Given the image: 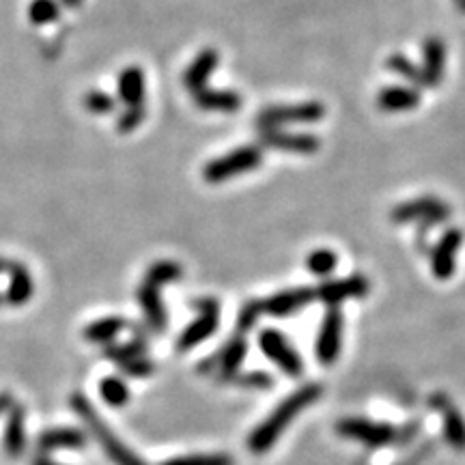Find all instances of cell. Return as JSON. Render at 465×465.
<instances>
[{
	"mask_svg": "<svg viewBox=\"0 0 465 465\" xmlns=\"http://www.w3.org/2000/svg\"><path fill=\"white\" fill-rule=\"evenodd\" d=\"M321 395H324V388H321L319 383H306V386L291 392L289 397H285L283 401L276 405V410L269 413L263 422L257 424V427L253 429V433L248 436L250 453L265 454L268 451H272V446L278 442L280 436H283L285 429H287L306 407H310L313 403L319 401Z\"/></svg>",
	"mask_w": 465,
	"mask_h": 465,
	"instance_id": "6da1fadb",
	"label": "cell"
},
{
	"mask_svg": "<svg viewBox=\"0 0 465 465\" xmlns=\"http://www.w3.org/2000/svg\"><path fill=\"white\" fill-rule=\"evenodd\" d=\"M69 405H71V410L78 413L80 421L86 424V429L93 433V437L100 442L101 451L108 454V459L112 463L115 465H147L134 451H132V448H127L125 442H121V439L112 433V429L104 421H101V416L97 413L93 403H91L84 395H80V392L71 395Z\"/></svg>",
	"mask_w": 465,
	"mask_h": 465,
	"instance_id": "7a4b0ae2",
	"label": "cell"
},
{
	"mask_svg": "<svg viewBox=\"0 0 465 465\" xmlns=\"http://www.w3.org/2000/svg\"><path fill=\"white\" fill-rule=\"evenodd\" d=\"M336 433L345 439L360 442L362 446L371 448V451H380V448L390 446V444H395L398 436H401L398 429L392 427V424L375 422L360 416L341 418V421L336 422Z\"/></svg>",
	"mask_w": 465,
	"mask_h": 465,
	"instance_id": "3957f363",
	"label": "cell"
},
{
	"mask_svg": "<svg viewBox=\"0 0 465 465\" xmlns=\"http://www.w3.org/2000/svg\"><path fill=\"white\" fill-rule=\"evenodd\" d=\"M261 162H263V151H261L257 145L239 147V149L209 162V164L203 168V179L209 183L228 181V179L244 175V172L261 166Z\"/></svg>",
	"mask_w": 465,
	"mask_h": 465,
	"instance_id": "277c9868",
	"label": "cell"
},
{
	"mask_svg": "<svg viewBox=\"0 0 465 465\" xmlns=\"http://www.w3.org/2000/svg\"><path fill=\"white\" fill-rule=\"evenodd\" d=\"M259 347H261V351H263V356L268 357L269 362H274V365L278 366L285 375L300 377L301 373H304V360H301L298 349L291 345L283 332H278L274 328L261 330Z\"/></svg>",
	"mask_w": 465,
	"mask_h": 465,
	"instance_id": "5b68a950",
	"label": "cell"
},
{
	"mask_svg": "<svg viewBox=\"0 0 465 465\" xmlns=\"http://www.w3.org/2000/svg\"><path fill=\"white\" fill-rule=\"evenodd\" d=\"M325 116L324 104L319 101H301L293 106H269L261 110L257 127H280L291 124H317Z\"/></svg>",
	"mask_w": 465,
	"mask_h": 465,
	"instance_id": "8992f818",
	"label": "cell"
},
{
	"mask_svg": "<svg viewBox=\"0 0 465 465\" xmlns=\"http://www.w3.org/2000/svg\"><path fill=\"white\" fill-rule=\"evenodd\" d=\"M194 309L198 310V319L192 321L186 330L181 332L177 341L179 351H190L196 345H201L203 341L212 339L218 330V317H220V304L213 298H203L192 301Z\"/></svg>",
	"mask_w": 465,
	"mask_h": 465,
	"instance_id": "52a82bcc",
	"label": "cell"
},
{
	"mask_svg": "<svg viewBox=\"0 0 465 465\" xmlns=\"http://www.w3.org/2000/svg\"><path fill=\"white\" fill-rule=\"evenodd\" d=\"M451 216H453V209L436 196L413 198V201H407L403 203V205L395 207L390 213L392 222L397 224H410V222H416V220H421V222L439 224Z\"/></svg>",
	"mask_w": 465,
	"mask_h": 465,
	"instance_id": "ba28073f",
	"label": "cell"
},
{
	"mask_svg": "<svg viewBox=\"0 0 465 465\" xmlns=\"http://www.w3.org/2000/svg\"><path fill=\"white\" fill-rule=\"evenodd\" d=\"M341 345H342V315L339 306H332L328 313H325L324 321H321L319 334H317V347H315L317 360H319L324 366L334 365L336 357L341 354Z\"/></svg>",
	"mask_w": 465,
	"mask_h": 465,
	"instance_id": "9c48e42d",
	"label": "cell"
},
{
	"mask_svg": "<svg viewBox=\"0 0 465 465\" xmlns=\"http://www.w3.org/2000/svg\"><path fill=\"white\" fill-rule=\"evenodd\" d=\"M369 289V278L362 274H354L345 280H325V283H321L319 287L315 289V298L324 301V304H328L332 309V306H339L341 301L345 300L366 298Z\"/></svg>",
	"mask_w": 465,
	"mask_h": 465,
	"instance_id": "30bf717a",
	"label": "cell"
},
{
	"mask_svg": "<svg viewBox=\"0 0 465 465\" xmlns=\"http://www.w3.org/2000/svg\"><path fill=\"white\" fill-rule=\"evenodd\" d=\"M313 300H317L315 289L298 287V289H287V291H280V293L269 295L268 300H261V306H263V315L285 319V317L300 313V310L304 309L306 304H310Z\"/></svg>",
	"mask_w": 465,
	"mask_h": 465,
	"instance_id": "8fae6325",
	"label": "cell"
},
{
	"mask_svg": "<svg viewBox=\"0 0 465 465\" xmlns=\"http://www.w3.org/2000/svg\"><path fill=\"white\" fill-rule=\"evenodd\" d=\"M261 145L274 147V149L295 151V153H315L321 147L319 138L313 134H289L280 127H259Z\"/></svg>",
	"mask_w": 465,
	"mask_h": 465,
	"instance_id": "7c38bea8",
	"label": "cell"
},
{
	"mask_svg": "<svg viewBox=\"0 0 465 465\" xmlns=\"http://www.w3.org/2000/svg\"><path fill=\"white\" fill-rule=\"evenodd\" d=\"M463 233L459 228H448L431 253V269L437 280H448L454 272V257L461 248Z\"/></svg>",
	"mask_w": 465,
	"mask_h": 465,
	"instance_id": "4fadbf2b",
	"label": "cell"
},
{
	"mask_svg": "<svg viewBox=\"0 0 465 465\" xmlns=\"http://www.w3.org/2000/svg\"><path fill=\"white\" fill-rule=\"evenodd\" d=\"M160 287L162 285H157L156 280L147 278L145 276V280H142V285L138 287V293H136L142 310H145L147 324H149V328L153 332H164L166 328V310L160 298Z\"/></svg>",
	"mask_w": 465,
	"mask_h": 465,
	"instance_id": "5bb4252c",
	"label": "cell"
},
{
	"mask_svg": "<svg viewBox=\"0 0 465 465\" xmlns=\"http://www.w3.org/2000/svg\"><path fill=\"white\" fill-rule=\"evenodd\" d=\"M86 444V433L80 431L76 427H56L44 431L42 436L37 437V448L45 453L52 451H63V448H69V451H78Z\"/></svg>",
	"mask_w": 465,
	"mask_h": 465,
	"instance_id": "9a60e30c",
	"label": "cell"
},
{
	"mask_svg": "<svg viewBox=\"0 0 465 465\" xmlns=\"http://www.w3.org/2000/svg\"><path fill=\"white\" fill-rule=\"evenodd\" d=\"M444 59H446V48L442 39L429 37L422 48V78L427 89H436L442 83L444 76Z\"/></svg>",
	"mask_w": 465,
	"mask_h": 465,
	"instance_id": "2e32d148",
	"label": "cell"
},
{
	"mask_svg": "<svg viewBox=\"0 0 465 465\" xmlns=\"http://www.w3.org/2000/svg\"><path fill=\"white\" fill-rule=\"evenodd\" d=\"M24 421H27V410L24 405H12L7 418V427H4V451L9 457L18 459L24 454L27 448V429H24Z\"/></svg>",
	"mask_w": 465,
	"mask_h": 465,
	"instance_id": "e0dca14e",
	"label": "cell"
},
{
	"mask_svg": "<svg viewBox=\"0 0 465 465\" xmlns=\"http://www.w3.org/2000/svg\"><path fill=\"white\" fill-rule=\"evenodd\" d=\"M7 276L9 287L7 293L3 295V300L12 306H24L35 293V283L30 278V272L22 263H9Z\"/></svg>",
	"mask_w": 465,
	"mask_h": 465,
	"instance_id": "ac0fdd59",
	"label": "cell"
},
{
	"mask_svg": "<svg viewBox=\"0 0 465 465\" xmlns=\"http://www.w3.org/2000/svg\"><path fill=\"white\" fill-rule=\"evenodd\" d=\"M248 356V342L244 336H235L224 345V349L220 351L218 356V369H220V375H222V380H228L231 381L235 375H239V369H242L244 360H246Z\"/></svg>",
	"mask_w": 465,
	"mask_h": 465,
	"instance_id": "d6986e66",
	"label": "cell"
},
{
	"mask_svg": "<svg viewBox=\"0 0 465 465\" xmlns=\"http://www.w3.org/2000/svg\"><path fill=\"white\" fill-rule=\"evenodd\" d=\"M218 68V52L216 50L207 48L203 50L201 54L194 59V63L190 68L186 69V74H183V84H186L188 91H198L203 89V86L207 84L209 76L213 74V69Z\"/></svg>",
	"mask_w": 465,
	"mask_h": 465,
	"instance_id": "ffe728a7",
	"label": "cell"
},
{
	"mask_svg": "<svg viewBox=\"0 0 465 465\" xmlns=\"http://www.w3.org/2000/svg\"><path fill=\"white\" fill-rule=\"evenodd\" d=\"M119 95L127 108L145 106V74L140 68H127L119 76Z\"/></svg>",
	"mask_w": 465,
	"mask_h": 465,
	"instance_id": "44dd1931",
	"label": "cell"
},
{
	"mask_svg": "<svg viewBox=\"0 0 465 465\" xmlns=\"http://www.w3.org/2000/svg\"><path fill=\"white\" fill-rule=\"evenodd\" d=\"M421 101V93L410 86H386L380 95H377V106L386 112H403L416 108Z\"/></svg>",
	"mask_w": 465,
	"mask_h": 465,
	"instance_id": "7402d4cb",
	"label": "cell"
},
{
	"mask_svg": "<svg viewBox=\"0 0 465 465\" xmlns=\"http://www.w3.org/2000/svg\"><path fill=\"white\" fill-rule=\"evenodd\" d=\"M194 104L201 110H220V112H235L242 106L237 93L233 91H216V89H203L194 91Z\"/></svg>",
	"mask_w": 465,
	"mask_h": 465,
	"instance_id": "603a6c76",
	"label": "cell"
},
{
	"mask_svg": "<svg viewBox=\"0 0 465 465\" xmlns=\"http://www.w3.org/2000/svg\"><path fill=\"white\" fill-rule=\"evenodd\" d=\"M442 431L444 439L454 448V451H465V418L463 413L453 405H444L442 410Z\"/></svg>",
	"mask_w": 465,
	"mask_h": 465,
	"instance_id": "cb8c5ba5",
	"label": "cell"
},
{
	"mask_svg": "<svg viewBox=\"0 0 465 465\" xmlns=\"http://www.w3.org/2000/svg\"><path fill=\"white\" fill-rule=\"evenodd\" d=\"M127 321L121 319V317H104V319H97L93 321L91 325H86L84 328V339L89 342H110L115 339L116 334H119L121 330H125Z\"/></svg>",
	"mask_w": 465,
	"mask_h": 465,
	"instance_id": "d4e9b609",
	"label": "cell"
},
{
	"mask_svg": "<svg viewBox=\"0 0 465 465\" xmlns=\"http://www.w3.org/2000/svg\"><path fill=\"white\" fill-rule=\"evenodd\" d=\"M100 397L110 407H124L130 403V388H127V383L121 377H104L100 381Z\"/></svg>",
	"mask_w": 465,
	"mask_h": 465,
	"instance_id": "484cf974",
	"label": "cell"
},
{
	"mask_svg": "<svg viewBox=\"0 0 465 465\" xmlns=\"http://www.w3.org/2000/svg\"><path fill=\"white\" fill-rule=\"evenodd\" d=\"M147 354V341L145 336H136L130 342H124V345H108L106 347V356L115 362L116 366L125 365V362L136 360V357H142Z\"/></svg>",
	"mask_w": 465,
	"mask_h": 465,
	"instance_id": "4316f807",
	"label": "cell"
},
{
	"mask_svg": "<svg viewBox=\"0 0 465 465\" xmlns=\"http://www.w3.org/2000/svg\"><path fill=\"white\" fill-rule=\"evenodd\" d=\"M336 263H339L336 254L332 253V250H325V248L315 250V253H310L309 257H306V269L313 272L315 276H321V278L334 272Z\"/></svg>",
	"mask_w": 465,
	"mask_h": 465,
	"instance_id": "83f0119b",
	"label": "cell"
},
{
	"mask_svg": "<svg viewBox=\"0 0 465 465\" xmlns=\"http://www.w3.org/2000/svg\"><path fill=\"white\" fill-rule=\"evenodd\" d=\"M388 69L392 71V74H398L403 76L405 80H410L416 86H424V78H422V69H418L416 65L412 63L407 56L403 54H392L390 59H388Z\"/></svg>",
	"mask_w": 465,
	"mask_h": 465,
	"instance_id": "f1b7e54d",
	"label": "cell"
},
{
	"mask_svg": "<svg viewBox=\"0 0 465 465\" xmlns=\"http://www.w3.org/2000/svg\"><path fill=\"white\" fill-rule=\"evenodd\" d=\"M162 465H233V459L222 453H196V454H183V457L168 459Z\"/></svg>",
	"mask_w": 465,
	"mask_h": 465,
	"instance_id": "f546056e",
	"label": "cell"
},
{
	"mask_svg": "<svg viewBox=\"0 0 465 465\" xmlns=\"http://www.w3.org/2000/svg\"><path fill=\"white\" fill-rule=\"evenodd\" d=\"M28 18L33 24H50L59 18V3L56 0H33L28 4Z\"/></svg>",
	"mask_w": 465,
	"mask_h": 465,
	"instance_id": "4dcf8cb0",
	"label": "cell"
},
{
	"mask_svg": "<svg viewBox=\"0 0 465 465\" xmlns=\"http://www.w3.org/2000/svg\"><path fill=\"white\" fill-rule=\"evenodd\" d=\"M263 315V306H261V300H250L246 304L242 306L237 315V332L239 336H244L246 332H250L257 325L259 317Z\"/></svg>",
	"mask_w": 465,
	"mask_h": 465,
	"instance_id": "1f68e13d",
	"label": "cell"
},
{
	"mask_svg": "<svg viewBox=\"0 0 465 465\" xmlns=\"http://www.w3.org/2000/svg\"><path fill=\"white\" fill-rule=\"evenodd\" d=\"M84 106L93 115H110L115 110V100L104 91H91L89 95H84Z\"/></svg>",
	"mask_w": 465,
	"mask_h": 465,
	"instance_id": "d6a6232c",
	"label": "cell"
},
{
	"mask_svg": "<svg viewBox=\"0 0 465 465\" xmlns=\"http://www.w3.org/2000/svg\"><path fill=\"white\" fill-rule=\"evenodd\" d=\"M231 381L239 383V386L246 388H254V390H265V388H272V375L265 371H250V373H242V375H235Z\"/></svg>",
	"mask_w": 465,
	"mask_h": 465,
	"instance_id": "836d02e7",
	"label": "cell"
},
{
	"mask_svg": "<svg viewBox=\"0 0 465 465\" xmlns=\"http://www.w3.org/2000/svg\"><path fill=\"white\" fill-rule=\"evenodd\" d=\"M119 369L130 377H149L151 373L156 371V365H153L149 357L142 356V357H136V360L125 362V365H121Z\"/></svg>",
	"mask_w": 465,
	"mask_h": 465,
	"instance_id": "e575fe53",
	"label": "cell"
},
{
	"mask_svg": "<svg viewBox=\"0 0 465 465\" xmlns=\"http://www.w3.org/2000/svg\"><path fill=\"white\" fill-rule=\"evenodd\" d=\"M142 119H145V106H142V108H125L124 115H121L119 124H116V130L124 132V134H127V132H134L136 127L142 124Z\"/></svg>",
	"mask_w": 465,
	"mask_h": 465,
	"instance_id": "d590c367",
	"label": "cell"
},
{
	"mask_svg": "<svg viewBox=\"0 0 465 465\" xmlns=\"http://www.w3.org/2000/svg\"><path fill=\"white\" fill-rule=\"evenodd\" d=\"M12 405H13V397L9 395V392H0V416L12 410Z\"/></svg>",
	"mask_w": 465,
	"mask_h": 465,
	"instance_id": "8d00e7d4",
	"label": "cell"
},
{
	"mask_svg": "<svg viewBox=\"0 0 465 465\" xmlns=\"http://www.w3.org/2000/svg\"><path fill=\"white\" fill-rule=\"evenodd\" d=\"M30 465H60V463L52 461V459L45 457V454H39V457H35L33 461H30Z\"/></svg>",
	"mask_w": 465,
	"mask_h": 465,
	"instance_id": "74e56055",
	"label": "cell"
},
{
	"mask_svg": "<svg viewBox=\"0 0 465 465\" xmlns=\"http://www.w3.org/2000/svg\"><path fill=\"white\" fill-rule=\"evenodd\" d=\"M80 3H83V0H63V4H68V7H78Z\"/></svg>",
	"mask_w": 465,
	"mask_h": 465,
	"instance_id": "f35d334b",
	"label": "cell"
},
{
	"mask_svg": "<svg viewBox=\"0 0 465 465\" xmlns=\"http://www.w3.org/2000/svg\"><path fill=\"white\" fill-rule=\"evenodd\" d=\"M457 7L459 12H465V0H457Z\"/></svg>",
	"mask_w": 465,
	"mask_h": 465,
	"instance_id": "ab89813d",
	"label": "cell"
},
{
	"mask_svg": "<svg viewBox=\"0 0 465 465\" xmlns=\"http://www.w3.org/2000/svg\"><path fill=\"white\" fill-rule=\"evenodd\" d=\"M3 301H4V300H3V295H0V304H3Z\"/></svg>",
	"mask_w": 465,
	"mask_h": 465,
	"instance_id": "60d3db41",
	"label": "cell"
}]
</instances>
